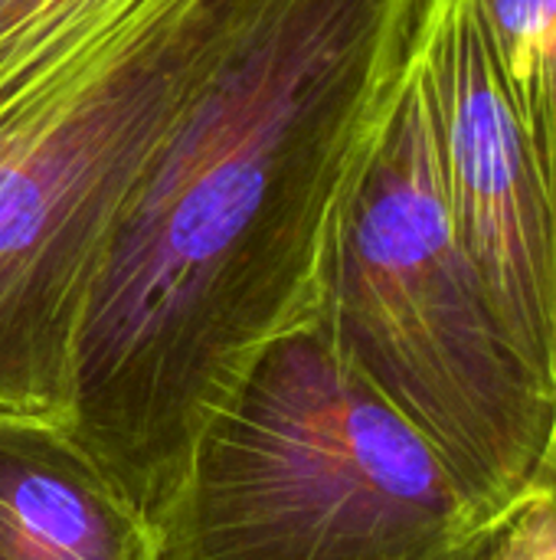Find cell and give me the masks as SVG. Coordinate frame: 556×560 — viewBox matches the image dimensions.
<instances>
[{"label": "cell", "mask_w": 556, "mask_h": 560, "mask_svg": "<svg viewBox=\"0 0 556 560\" xmlns=\"http://www.w3.org/2000/svg\"><path fill=\"white\" fill-rule=\"evenodd\" d=\"M556 210V0H475Z\"/></svg>", "instance_id": "cell-8"}, {"label": "cell", "mask_w": 556, "mask_h": 560, "mask_svg": "<svg viewBox=\"0 0 556 560\" xmlns=\"http://www.w3.org/2000/svg\"><path fill=\"white\" fill-rule=\"evenodd\" d=\"M426 0H233L92 285L66 427L154 532L203 427L321 312Z\"/></svg>", "instance_id": "cell-1"}, {"label": "cell", "mask_w": 556, "mask_h": 560, "mask_svg": "<svg viewBox=\"0 0 556 560\" xmlns=\"http://www.w3.org/2000/svg\"><path fill=\"white\" fill-rule=\"evenodd\" d=\"M229 7L154 0L0 105V410L66 423L92 285Z\"/></svg>", "instance_id": "cell-4"}, {"label": "cell", "mask_w": 556, "mask_h": 560, "mask_svg": "<svg viewBox=\"0 0 556 560\" xmlns=\"http://www.w3.org/2000/svg\"><path fill=\"white\" fill-rule=\"evenodd\" d=\"M416 66L452 226L556 404V210L475 0H426Z\"/></svg>", "instance_id": "cell-5"}, {"label": "cell", "mask_w": 556, "mask_h": 560, "mask_svg": "<svg viewBox=\"0 0 556 560\" xmlns=\"http://www.w3.org/2000/svg\"><path fill=\"white\" fill-rule=\"evenodd\" d=\"M0 560H154V532L66 423L0 410Z\"/></svg>", "instance_id": "cell-6"}, {"label": "cell", "mask_w": 556, "mask_h": 560, "mask_svg": "<svg viewBox=\"0 0 556 560\" xmlns=\"http://www.w3.org/2000/svg\"><path fill=\"white\" fill-rule=\"evenodd\" d=\"M154 0H0V105L72 66Z\"/></svg>", "instance_id": "cell-7"}, {"label": "cell", "mask_w": 556, "mask_h": 560, "mask_svg": "<svg viewBox=\"0 0 556 560\" xmlns=\"http://www.w3.org/2000/svg\"><path fill=\"white\" fill-rule=\"evenodd\" d=\"M315 322L508 538L531 509L556 404L452 226L416 52Z\"/></svg>", "instance_id": "cell-2"}, {"label": "cell", "mask_w": 556, "mask_h": 560, "mask_svg": "<svg viewBox=\"0 0 556 560\" xmlns=\"http://www.w3.org/2000/svg\"><path fill=\"white\" fill-rule=\"evenodd\" d=\"M501 560H556V420L534 482L531 509L505 538Z\"/></svg>", "instance_id": "cell-9"}, {"label": "cell", "mask_w": 556, "mask_h": 560, "mask_svg": "<svg viewBox=\"0 0 556 560\" xmlns=\"http://www.w3.org/2000/svg\"><path fill=\"white\" fill-rule=\"evenodd\" d=\"M505 535L318 322L203 427L154 560H501Z\"/></svg>", "instance_id": "cell-3"}]
</instances>
